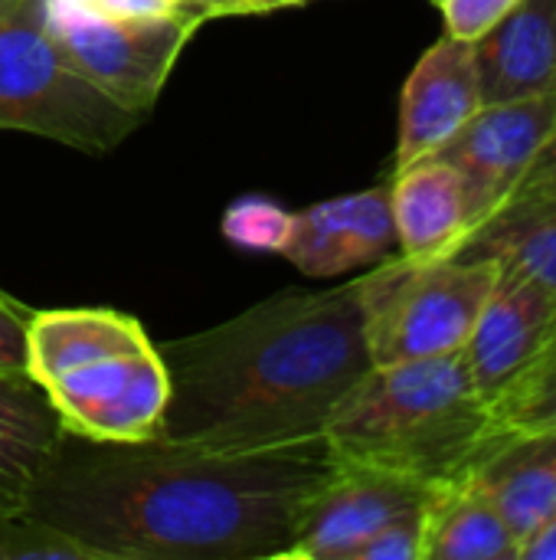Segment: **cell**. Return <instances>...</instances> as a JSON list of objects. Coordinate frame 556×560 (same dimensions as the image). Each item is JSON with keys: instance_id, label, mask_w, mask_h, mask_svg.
I'll use <instances>...</instances> for the list:
<instances>
[{"instance_id": "obj_1", "label": "cell", "mask_w": 556, "mask_h": 560, "mask_svg": "<svg viewBox=\"0 0 556 560\" xmlns=\"http://www.w3.org/2000/svg\"><path fill=\"white\" fill-rule=\"evenodd\" d=\"M334 469L324 436L210 453L161 436L95 443L66 433L26 512L98 560H285Z\"/></svg>"}, {"instance_id": "obj_2", "label": "cell", "mask_w": 556, "mask_h": 560, "mask_svg": "<svg viewBox=\"0 0 556 560\" xmlns=\"http://www.w3.org/2000/svg\"><path fill=\"white\" fill-rule=\"evenodd\" d=\"M157 351L170 377L157 436L210 453L321 440L338 404L374 368L357 279L331 292H282Z\"/></svg>"}, {"instance_id": "obj_3", "label": "cell", "mask_w": 556, "mask_h": 560, "mask_svg": "<svg viewBox=\"0 0 556 560\" xmlns=\"http://www.w3.org/2000/svg\"><path fill=\"white\" fill-rule=\"evenodd\" d=\"M498 436L462 351L370 368L324 427L338 466L380 469L423 486L462 476Z\"/></svg>"}, {"instance_id": "obj_4", "label": "cell", "mask_w": 556, "mask_h": 560, "mask_svg": "<svg viewBox=\"0 0 556 560\" xmlns=\"http://www.w3.org/2000/svg\"><path fill=\"white\" fill-rule=\"evenodd\" d=\"M501 272L498 256L406 259L400 253L364 272V338L374 368L459 354Z\"/></svg>"}, {"instance_id": "obj_5", "label": "cell", "mask_w": 556, "mask_h": 560, "mask_svg": "<svg viewBox=\"0 0 556 560\" xmlns=\"http://www.w3.org/2000/svg\"><path fill=\"white\" fill-rule=\"evenodd\" d=\"M138 125L141 115L121 108L62 56L46 30L43 0H23L0 23V128L105 154Z\"/></svg>"}, {"instance_id": "obj_6", "label": "cell", "mask_w": 556, "mask_h": 560, "mask_svg": "<svg viewBox=\"0 0 556 560\" xmlns=\"http://www.w3.org/2000/svg\"><path fill=\"white\" fill-rule=\"evenodd\" d=\"M43 20L62 56L108 98L141 118L161 98L180 49L203 23L193 13L102 16L72 0H43Z\"/></svg>"}, {"instance_id": "obj_7", "label": "cell", "mask_w": 556, "mask_h": 560, "mask_svg": "<svg viewBox=\"0 0 556 560\" xmlns=\"http://www.w3.org/2000/svg\"><path fill=\"white\" fill-rule=\"evenodd\" d=\"M43 387L66 433L95 443L154 440L170 397V377L154 345L75 368Z\"/></svg>"}, {"instance_id": "obj_8", "label": "cell", "mask_w": 556, "mask_h": 560, "mask_svg": "<svg viewBox=\"0 0 556 560\" xmlns=\"http://www.w3.org/2000/svg\"><path fill=\"white\" fill-rule=\"evenodd\" d=\"M556 138V92L482 105L462 131L436 151L459 171L472 200L475 233L505 207L524 171ZM472 240V236H469Z\"/></svg>"}, {"instance_id": "obj_9", "label": "cell", "mask_w": 556, "mask_h": 560, "mask_svg": "<svg viewBox=\"0 0 556 560\" xmlns=\"http://www.w3.org/2000/svg\"><path fill=\"white\" fill-rule=\"evenodd\" d=\"M429 486L360 466H338L308 502L285 560H354L387 525L423 512Z\"/></svg>"}, {"instance_id": "obj_10", "label": "cell", "mask_w": 556, "mask_h": 560, "mask_svg": "<svg viewBox=\"0 0 556 560\" xmlns=\"http://www.w3.org/2000/svg\"><path fill=\"white\" fill-rule=\"evenodd\" d=\"M556 322V295L528 276L524 269L505 266L492 295L485 299L462 358L478 394L488 407L521 377V371L537 358L551 325Z\"/></svg>"}, {"instance_id": "obj_11", "label": "cell", "mask_w": 556, "mask_h": 560, "mask_svg": "<svg viewBox=\"0 0 556 560\" xmlns=\"http://www.w3.org/2000/svg\"><path fill=\"white\" fill-rule=\"evenodd\" d=\"M397 253L390 187H370L321 200L292 213V233L282 256L305 276H341L377 266Z\"/></svg>"}, {"instance_id": "obj_12", "label": "cell", "mask_w": 556, "mask_h": 560, "mask_svg": "<svg viewBox=\"0 0 556 560\" xmlns=\"http://www.w3.org/2000/svg\"><path fill=\"white\" fill-rule=\"evenodd\" d=\"M482 108L472 43L442 36L413 66L400 98V138L393 171L446 148Z\"/></svg>"}, {"instance_id": "obj_13", "label": "cell", "mask_w": 556, "mask_h": 560, "mask_svg": "<svg viewBox=\"0 0 556 560\" xmlns=\"http://www.w3.org/2000/svg\"><path fill=\"white\" fill-rule=\"evenodd\" d=\"M397 253L406 259H449L475 233L465 180L452 164L429 154L390 177Z\"/></svg>"}, {"instance_id": "obj_14", "label": "cell", "mask_w": 556, "mask_h": 560, "mask_svg": "<svg viewBox=\"0 0 556 560\" xmlns=\"http://www.w3.org/2000/svg\"><path fill=\"white\" fill-rule=\"evenodd\" d=\"M472 52L482 105L556 92V0H518Z\"/></svg>"}, {"instance_id": "obj_15", "label": "cell", "mask_w": 556, "mask_h": 560, "mask_svg": "<svg viewBox=\"0 0 556 560\" xmlns=\"http://www.w3.org/2000/svg\"><path fill=\"white\" fill-rule=\"evenodd\" d=\"M492 499L518 545L556 518V433H501L465 469Z\"/></svg>"}, {"instance_id": "obj_16", "label": "cell", "mask_w": 556, "mask_h": 560, "mask_svg": "<svg viewBox=\"0 0 556 560\" xmlns=\"http://www.w3.org/2000/svg\"><path fill=\"white\" fill-rule=\"evenodd\" d=\"M62 436L46 387L26 371L0 368V512H26Z\"/></svg>"}, {"instance_id": "obj_17", "label": "cell", "mask_w": 556, "mask_h": 560, "mask_svg": "<svg viewBox=\"0 0 556 560\" xmlns=\"http://www.w3.org/2000/svg\"><path fill=\"white\" fill-rule=\"evenodd\" d=\"M151 348L138 318L115 308L33 312L26 325V374L49 384L75 368Z\"/></svg>"}, {"instance_id": "obj_18", "label": "cell", "mask_w": 556, "mask_h": 560, "mask_svg": "<svg viewBox=\"0 0 556 560\" xmlns=\"http://www.w3.org/2000/svg\"><path fill=\"white\" fill-rule=\"evenodd\" d=\"M423 560H521V545L492 499L462 472L429 486L423 502Z\"/></svg>"}, {"instance_id": "obj_19", "label": "cell", "mask_w": 556, "mask_h": 560, "mask_svg": "<svg viewBox=\"0 0 556 560\" xmlns=\"http://www.w3.org/2000/svg\"><path fill=\"white\" fill-rule=\"evenodd\" d=\"M456 256L462 259L498 256L505 266L524 269L556 295V210L485 226Z\"/></svg>"}, {"instance_id": "obj_20", "label": "cell", "mask_w": 556, "mask_h": 560, "mask_svg": "<svg viewBox=\"0 0 556 560\" xmlns=\"http://www.w3.org/2000/svg\"><path fill=\"white\" fill-rule=\"evenodd\" d=\"M492 420L498 433H556V322L551 325L537 358L492 404Z\"/></svg>"}, {"instance_id": "obj_21", "label": "cell", "mask_w": 556, "mask_h": 560, "mask_svg": "<svg viewBox=\"0 0 556 560\" xmlns=\"http://www.w3.org/2000/svg\"><path fill=\"white\" fill-rule=\"evenodd\" d=\"M0 560H98V555L29 512H0Z\"/></svg>"}, {"instance_id": "obj_22", "label": "cell", "mask_w": 556, "mask_h": 560, "mask_svg": "<svg viewBox=\"0 0 556 560\" xmlns=\"http://www.w3.org/2000/svg\"><path fill=\"white\" fill-rule=\"evenodd\" d=\"M288 233H292V213L259 194L233 200L229 210L223 213V236L249 253L282 256Z\"/></svg>"}, {"instance_id": "obj_23", "label": "cell", "mask_w": 556, "mask_h": 560, "mask_svg": "<svg viewBox=\"0 0 556 560\" xmlns=\"http://www.w3.org/2000/svg\"><path fill=\"white\" fill-rule=\"evenodd\" d=\"M551 210H556V138L534 158V164L524 171V177L518 180V187L511 190L505 207L485 226L511 223V220H524V217H537V213H551Z\"/></svg>"}, {"instance_id": "obj_24", "label": "cell", "mask_w": 556, "mask_h": 560, "mask_svg": "<svg viewBox=\"0 0 556 560\" xmlns=\"http://www.w3.org/2000/svg\"><path fill=\"white\" fill-rule=\"evenodd\" d=\"M518 0H442V20H446V33L459 36L465 43L482 39Z\"/></svg>"}, {"instance_id": "obj_25", "label": "cell", "mask_w": 556, "mask_h": 560, "mask_svg": "<svg viewBox=\"0 0 556 560\" xmlns=\"http://www.w3.org/2000/svg\"><path fill=\"white\" fill-rule=\"evenodd\" d=\"M354 560H423V512L377 532L357 548Z\"/></svg>"}, {"instance_id": "obj_26", "label": "cell", "mask_w": 556, "mask_h": 560, "mask_svg": "<svg viewBox=\"0 0 556 560\" xmlns=\"http://www.w3.org/2000/svg\"><path fill=\"white\" fill-rule=\"evenodd\" d=\"M33 308L0 289V368L26 371V325Z\"/></svg>"}, {"instance_id": "obj_27", "label": "cell", "mask_w": 556, "mask_h": 560, "mask_svg": "<svg viewBox=\"0 0 556 560\" xmlns=\"http://www.w3.org/2000/svg\"><path fill=\"white\" fill-rule=\"evenodd\" d=\"M72 3H79L82 10L102 13V16H167V13H193L180 0H72Z\"/></svg>"}, {"instance_id": "obj_28", "label": "cell", "mask_w": 556, "mask_h": 560, "mask_svg": "<svg viewBox=\"0 0 556 560\" xmlns=\"http://www.w3.org/2000/svg\"><path fill=\"white\" fill-rule=\"evenodd\" d=\"M308 0H203V13L210 16H246V13H275L285 7H298Z\"/></svg>"}, {"instance_id": "obj_29", "label": "cell", "mask_w": 556, "mask_h": 560, "mask_svg": "<svg viewBox=\"0 0 556 560\" xmlns=\"http://www.w3.org/2000/svg\"><path fill=\"white\" fill-rule=\"evenodd\" d=\"M521 560H556V518L521 545Z\"/></svg>"}, {"instance_id": "obj_30", "label": "cell", "mask_w": 556, "mask_h": 560, "mask_svg": "<svg viewBox=\"0 0 556 560\" xmlns=\"http://www.w3.org/2000/svg\"><path fill=\"white\" fill-rule=\"evenodd\" d=\"M20 3H23V0H0V23H3L7 16H13V13L20 10Z\"/></svg>"}, {"instance_id": "obj_31", "label": "cell", "mask_w": 556, "mask_h": 560, "mask_svg": "<svg viewBox=\"0 0 556 560\" xmlns=\"http://www.w3.org/2000/svg\"><path fill=\"white\" fill-rule=\"evenodd\" d=\"M180 3H184L187 10H193L197 16H203V20H206V13H203V0H180Z\"/></svg>"}, {"instance_id": "obj_32", "label": "cell", "mask_w": 556, "mask_h": 560, "mask_svg": "<svg viewBox=\"0 0 556 560\" xmlns=\"http://www.w3.org/2000/svg\"><path fill=\"white\" fill-rule=\"evenodd\" d=\"M433 3H436V7H439V3H442V0H433Z\"/></svg>"}]
</instances>
